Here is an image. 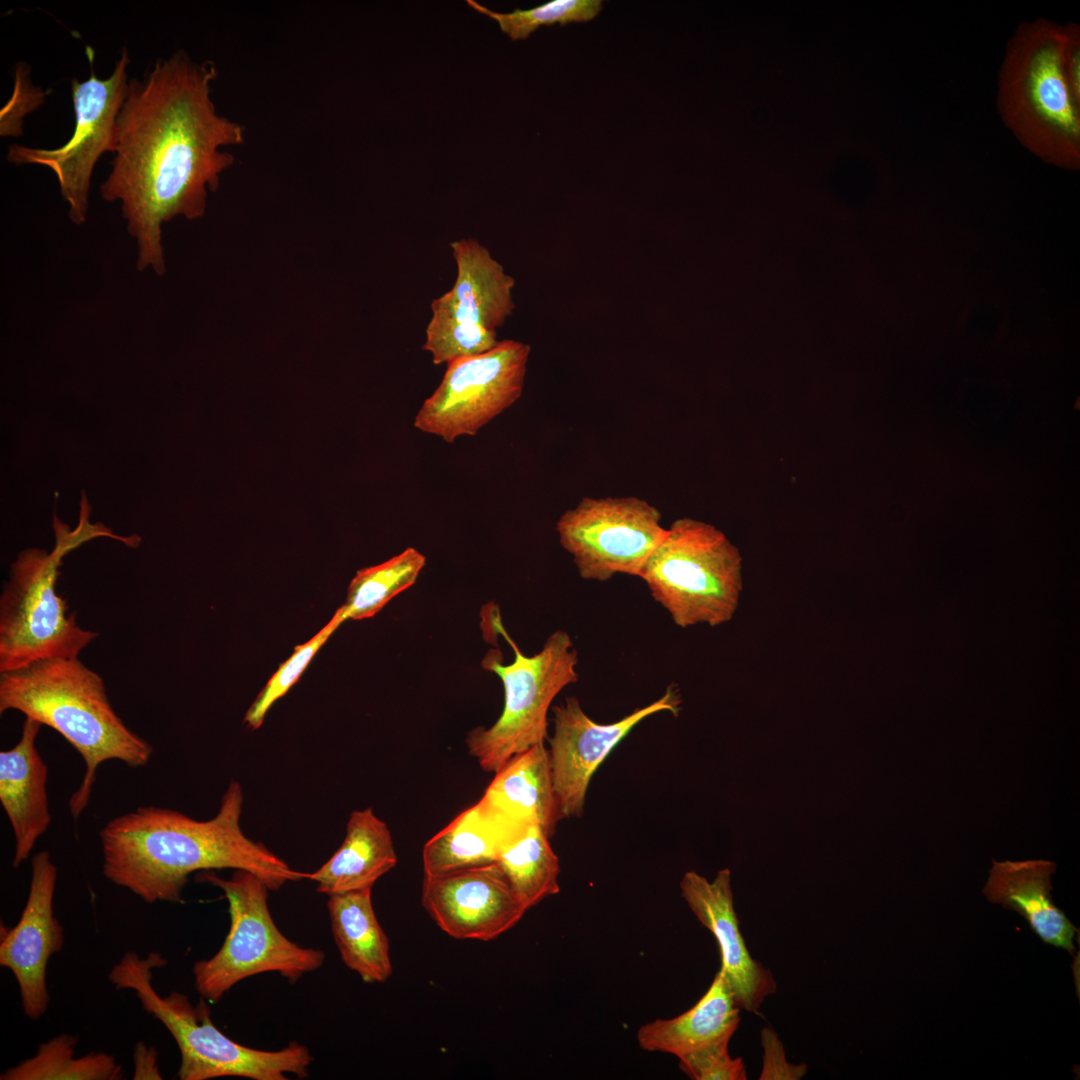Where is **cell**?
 <instances>
[{
  "label": "cell",
  "instance_id": "6da1fadb",
  "mask_svg": "<svg viewBox=\"0 0 1080 1080\" xmlns=\"http://www.w3.org/2000/svg\"><path fill=\"white\" fill-rule=\"evenodd\" d=\"M212 61L183 51L158 59L142 79H130L118 115L104 200L121 203L138 247L137 269L165 272L161 226L174 217L204 215L207 195L234 163L223 150L244 142L245 129L218 113L212 99Z\"/></svg>",
  "mask_w": 1080,
  "mask_h": 1080
},
{
  "label": "cell",
  "instance_id": "7a4b0ae2",
  "mask_svg": "<svg viewBox=\"0 0 1080 1080\" xmlns=\"http://www.w3.org/2000/svg\"><path fill=\"white\" fill-rule=\"evenodd\" d=\"M243 791L232 781L217 814L199 821L181 812L139 807L109 821L99 833L103 874L146 903H179L189 876L232 868L257 875L269 890L307 879L240 826Z\"/></svg>",
  "mask_w": 1080,
  "mask_h": 1080
},
{
  "label": "cell",
  "instance_id": "3957f363",
  "mask_svg": "<svg viewBox=\"0 0 1080 1080\" xmlns=\"http://www.w3.org/2000/svg\"><path fill=\"white\" fill-rule=\"evenodd\" d=\"M19 711L57 731L82 757L85 772L69 799L77 819L87 807L99 765L149 763L154 749L114 711L104 681L78 657H54L0 673V713Z\"/></svg>",
  "mask_w": 1080,
  "mask_h": 1080
},
{
  "label": "cell",
  "instance_id": "277c9868",
  "mask_svg": "<svg viewBox=\"0 0 1080 1080\" xmlns=\"http://www.w3.org/2000/svg\"><path fill=\"white\" fill-rule=\"evenodd\" d=\"M1063 26L1038 18L1010 38L998 76L997 107L1005 126L1047 164L1080 166V102L1062 65Z\"/></svg>",
  "mask_w": 1080,
  "mask_h": 1080
},
{
  "label": "cell",
  "instance_id": "5b68a950",
  "mask_svg": "<svg viewBox=\"0 0 1080 1080\" xmlns=\"http://www.w3.org/2000/svg\"><path fill=\"white\" fill-rule=\"evenodd\" d=\"M90 512L83 497L75 530L54 515V549L23 550L11 564L0 596V673L42 659L78 657L98 636L79 626L75 613H69L66 600L56 592L67 553L95 537H116L104 525L90 524Z\"/></svg>",
  "mask_w": 1080,
  "mask_h": 1080
},
{
  "label": "cell",
  "instance_id": "8992f818",
  "mask_svg": "<svg viewBox=\"0 0 1080 1080\" xmlns=\"http://www.w3.org/2000/svg\"><path fill=\"white\" fill-rule=\"evenodd\" d=\"M166 965L161 954L141 958L127 952L113 966L108 978L116 989L135 992L145 1011L160 1021L174 1038L181 1055V1080L243 1077L252 1080H286V1074L308 1075L313 1057L307 1046L290 1042L277 1051L244 1046L222 1033L212 1022L207 1000L193 1005L189 997L173 991L161 996L152 985V970Z\"/></svg>",
  "mask_w": 1080,
  "mask_h": 1080
},
{
  "label": "cell",
  "instance_id": "52a82bcc",
  "mask_svg": "<svg viewBox=\"0 0 1080 1080\" xmlns=\"http://www.w3.org/2000/svg\"><path fill=\"white\" fill-rule=\"evenodd\" d=\"M675 625H723L743 589L738 548L714 525L685 517L666 528L638 576Z\"/></svg>",
  "mask_w": 1080,
  "mask_h": 1080
},
{
  "label": "cell",
  "instance_id": "ba28073f",
  "mask_svg": "<svg viewBox=\"0 0 1080 1080\" xmlns=\"http://www.w3.org/2000/svg\"><path fill=\"white\" fill-rule=\"evenodd\" d=\"M495 626L513 648L514 661L504 665L501 653L491 650L481 666L501 679L503 710L494 724L472 729L465 739L469 755L488 773H495L515 754L547 740V715L553 700L579 677L578 653L567 632H553L538 653L526 656L508 636L500 619Z\"/></svg>",
  "mask_w": 1080,
  "mask_h": 1080
},
{
  "label": "cell",
  "instance_id": "9c48e42d",
  "mask_svg": "<svg viewBox=\"0 0 1080 1080\" xmlns=\"http://www.w3.org/2000/svg\"><path fill=\"white\" fill-rule=\"evenodd\" d=\"M200 879L220 888L229 905L230 929L217 953L193 966L197 992L218 1002L241 980L277 972L291 983L319 969L325 953L301 947L276 926L269 911V888L257 875L236 870L230 879L205 872Z\"/></svg>",
  "mask_w": 1080,
  "mask_h": 1080
},
{
  "label": "cell",
  "instance_id": "30bf717a",
  "mask_svg": "<svg viewBox=\"0 0 1080 1080\" xmlns=\"http://www.w3.org/2000/svg\"><path fill=\"white\" fill-rule=\"evenodd\" d=\"M457 276L450 290L434 299L423 350L435 365L482 354L497 343V329L512 315L515 280L474 238L450 243Z\"/></svg>",
  "mask_w": 1080,
  "mask_h": 1080
},
{
  "label": "cell",
  "instance_id": "8fae6325",
  "mask_svg": "<svg viewBox=\"0 0 1080 1080\" xmlns=\"http://www.w3.org/2000/svg\"><path fill=\"white\" fill-rule=\"evenodd\" d=\"M90 75L71 83L75 125L70 139L60 147L45 149L20 144L8 147L6 158L16 165L35 164L51 169L57 177L69 217L75 224L86 221L91 176L99 158L112 154L118 140V115L128 92L126 48L110 76L99 79L94 70V53L87 47Z\"/></svg>",
  "mask_w": 1080,
  "mask_h": 1080
},
{
  "label": "cell",
  "instance_id": "7c38bea8",
  "mask_svg": "<svg viewBox=\"0 0 1080 1080\" xmlns=\"http://www.w3.org/2000/svg\"><path fill=\"white\" fill-rule=\"evenodd\" d=\"M530 350L508 339L448 363L441 383L417 412L415 428L448 443L475 435L521 397Z\"/></svg>",
  "mask_w": 1080,
  "mask_h": 1080
},
{
  "label": "cell",
  "instance_id": "4fadbf2b",
  "mask_svg": "<svg viewBox=\"0 0 1080 1080\" xmlns=\"http://www.w3.org/2000/svg\"><path fill=\"white\" fill-rule=\"evenodd\" d=\"M556 531L581 578L607 581L638 576L666 528L660 511L641 498L585 497L560 516Z\"/></svg>",
  "mask_w": 1080,
  "mask_h": 1080
},
{
  "label": "cell",
  "instance_id": "5bb4252c",
  "mask_svg": "<svg viewBox=\"0 0 1080 1080\" xmlns=\"http://www.w3.org/2000/svg\"><path fill=\"white\" fill-rule=\"evenodd\" d=\"M680 704V695L671 684L656 701L608 724L592 720L576 697H568L554 706V731L547 740L552 781L562 819L583 815L591 778L638 723L662 711L677 716Z\"/></svg>",
  "mask_w": 1080,
  "mask_h": 1080
},
{
  "label": "cell",
  "instance_id": "9a60e30c",
  "mask_svg": "<svg viewBox=\"0 0 1080 1080\" xmlns=\"http://www.w3.org/2000/svg\"><path fill=\"white\" fill-rule=\"evenodd\" d=\"M421 903L442 931L462 940L496 939L528 910L496 862L424 876Z\"/></svg>",
  "mask_w": 1080,
  "mask_h": 1080
},
{
  "label": "cell",
  "instance_id": "2e32d148",
  "mask_svg": "<svg viewBox=\"0 0 1080 1080\" xmlns=\"http://www.w3.org/2000/svg\"><path fill=\"white\" fill-rule=\"evenodd\" d=\"M31 868L28 897L21 917L14 927L2 932L0 965L14 975L26 1016L37 1020L49 1004L48 960L62 949L64 933L53 910L57 867L49 852L35 854Z\"/></svg>",
  "mask_w": 1080,
  "mask_h": 1080
},
{
  "label": "cell",
  "instance_id": "e0dca14e",
  "mask_svg": "<svg viewBox=\"0 0 1080 1080\" xmlns=\"http://www.w3.org/2000/svg\"><path fill=\"white\" fill-rule=\"evenodd\" d=\"M681 895L698 921L716 938L721 967L740 1009L758 1013L766 997L777 990L771 971L755 960L745 944L734 910L731 872L718 871L713 881L686 872L680 881Z\"/></svg>",
  "mask_w": 1080,
  "mask_h": 1080
},
{
  "label": "cell",
  "instance_id": "ac0fdd59",
  "mask_svg": "<svg viewBox=\"0 0 1080 1080\" xmlns=\"http://www.w3.org/2000/svg\"><path fill=\"white\" fill-rule=\"evenodd\" d=\"M41 726L26 717L18 743L0 752V803L15 836L14 868L28 858L51 822L48 767L36 748Z\"/></svg>",
  "mask_w": 1080,
  "mask_h": 1080
},
{
  "label": "cell",
  "instance_id": "d6986e66",
  "mask_svg": "<svg viewBox=\"0 0 1080 1080\" xmlns=\"http://www.w3.org/2000/svg\"><path fill=\"white\" fill-rule=\"evenodd\" d=\"M1055 868V863L1048 860H993L983 893L990 902L1023 916L1045 943L1073 955L1076 927L1051 897Z\"/></svg>",
  "mask_w": 1080,
  "mask_h": 1080
},
{
  "label": "cell",
  "instance_id": "ffe728a7",
  "mask_svg": "<svg viewBox=\"0 0 1080 1080\" xmlns=\"http://www.w3.org/2000/svg\"><path fill=\"white\" fill-rule=\"evenodd\" d=\"M477 804L493 817L533 820L552 837L562 816L545 743L508 759Z\"/></svg>",
  "mask_w": 1080,
  "mask_h": 1080
},
{
  "label": "cell",
  "instance_id": "44dd1931",
  "mask_svg": "<svg viewBox=\"0 0 1080 1080\" xmlns=\"http://www.w3.org/2000/svg\"><path fill=\"white\" fill-rule=\"evenodd\" d=\"M740 1008L719 970L710 987L689 1010L671 1019H656L637 1031V1042L645 1051L675 1055L729 1044L740 1023Z\"/></svg>",
  "mask_w": 1080,
  "mask_h": 1080
},
{
  "label": "cell",
  "instance_id": "7402d4cb",
  "mask_svg": "<svg viewBox=\"0 0 1080 1080\" xmlns=\"http://www.w3.org/2000/svg\"><path fill=\"white\" fill-rule=\"evenodd\" d=\"M391 832L371 808L351 812L346 836L319 869L307 873L317 891L328 896L372 888L397 864Z\"/></svg>",
  "mask_w": 1080,
  "mask_h": 1080
},
{
  "label": "cell",
  "instance_id": "603a6c76",
  "mask_svg": "<svg viewBox=\"0 0 1080 1080\" xmlns=\"http://www.w3.org/2000/svg\"><path fill=\"white\" fill-rule=\"evenodd\" d=\"M491 818L499 834L496 863L526 907L558 894L560 862L546 830L529 819Z\"/></svg>",
  "mask_w": 1080,
  "mask_h": 1080
},
{
  "label": "cell",
  "instance_id": "cb8c5ba5",
  "mask_svg": "<svg viewBox=\"0 0 1080 1080\" xmlns=\"http://www.w3.org/2000/svg\"><path fill=\"white\" fill-rule=\"evenodd\" d=\"M371 889L330 895L331 930L343 963L365 983H383L392 975L389 939L381 927Z\"/></svg>",
  "mask_w": 1080,
  "mask_h": 1080
},
{
  "label": "cell",
  "instance_id": "d4e9b609",
  "mask_svg": "<svg viewBox=\"0 0 1080 1080\" xmlns=\"http://www.w3.org/2000/svg\"><path fill=\"white\" fill-rule=\"evenodd\" d=\"M498 839L497 824L476 803L425 843L424 876L435 877L495 863Z\"/></svg>",
  "mask_w": 1080,
  "mask_h": 1080
},
{
  "label": "cell",
  "instance_id": "484cf974",
  "mask_svg": "<svg viewBox=\"0 0 1080 1080\" xmlns=\"http://www.w3.org/2000/svg\"><path fill=\"white\" fill-rule=\"evenodd\" d=\"M77 1036L61 1034L39 1045L36 1054L8 1068L1 1080H118L123 1070L105 1052L75 1057Z\"/></svg>",
  "mask_w": 1080,
  "mask_h": 1080
},
{
  "label": "cell",
  "instance_id": "4316f807",
  "mask_svg": "<svg viewBox=\"0 0 1080 1080\" xmlns=\"http://www.w3.org/2000/svg\"><path fill=\"white\" fill-rule=\"evenodd\" d=\"M425 564L426 557L410 547L383 563L358 570L348 586L345 602L336 610L342 622L376 615L416 582Z\"/></svg>",
  "mask_w": 1080,
  "mask_h": 1080
},
{
  "label": "cell",
  "instance_id": "83f0119b",
  "mask_svg": "<svg viewBox=\"0 0 1080 1080\" xmlns=\"http://www.w3.org/2000/svg\"><path fill=\"white\" fill-rule=\"evenodd\" d=\"M467 4L475 11L494 19L512 40L526 39L543 25L588 22L602 9L601 0H551L531 9L500 13L474 0Z\"/></svg>",
  "mask_w": 1080,
  "mask_h": 1080
},
{
  "label": "cell",
  "instance_id": "f1b7e54d",
  "mask_svg": "<svg viewBox=\"0 0 1080 1080\" xmlns=\"http://www.w3.org/2000/svg\"><path fill=\"white\" fill-rule=\"evenodd\" d=\"M342 623L336 611L331 620L317 634L304 644L295 647L292 655L280 665L247 710L244 722L248 728L256 730L263 724L272 705L298 681L314 655Z\"/></svg>",
  "mask_w": 1080,
  "mask_h": 1080
},
{
  "label": "cell",
  "instance_id": "f546056e",
  "mask_svg": "<svg viewBox=\"0 0 1080 1080\" xmlns=\"http://www.w3.org/2000/svg\"><path fill=\"white\" fill-rule=\"evenodd\" d=\"M729 1044L710 1046L679 1059V1068L693 1080H746L742 1058H732Z\"/></svg>",
  "mask_w": 1080,
  "mask_h": 1080
},
{
  "label": "cell",
  "instance_id": "4dcf8cb0",
  "mask_svg": "<svg viewBox=\"0 0 1080 1080\" xmlns=\"http://www.w3.org/2000/svg\"><path fill=\"white\" fill-rule=\"evenodd\" d=\"M44 99L45 93L31 81L28 65L18 62L15 66L13 93L1 109V136L22 135L23 117L41 105Z\"/></svg>",
  "mask_w": 1080,
  "mask_h": 1080
},
{
  "label": "cell",
  "instance_id": "1f68e13d",
  "mask_svg": "<svg viewBox=\"0 0 1080 1080\" xmlns=\"http://www.w3.org/2000/svg\"><path fill=\"white\" fill-rule=\"evenodd\" d=\"M761 1046L763 1063L760 1080H799L804 1077L807 1065L788 1062L783 1043L772 1028L761 1030Z\"/></svg>",
  "mask_w": 1080,
  "mask_h": 1080
},
{
  "label": "cell",
  "instance_id": "d6a6232c",
  "mask_svg": "<svg viewBox=\"0 0 1080 1080\" xmlns=\"http://www.w3.org/2000/svg\"><path fill=\"white\" fill-rule=\"evenodd\" d=\"M1063 32V72L1073 96L1080 102V27L1069 23L1063 26Z\"/></svg>",
  "mask_w": 1080,
  "mask_h": 1080
},
{
  "label": "cell",
  "instance_id": "836d02e7",
  "mask_svg": "<svg viewBox=\"0 0 1080 1080\" xmlns=\"http://www.w3.org/2000/svg\"><path fill=\"white\" fill-rule=\"evenodd\" d=\"M134 1076L133 1079H162L157 1065V1052L139 1042L133 1052Z\"/></svg>",
  "mask_w": 1080,
  "mask_h": 1080
}]
</instances>
